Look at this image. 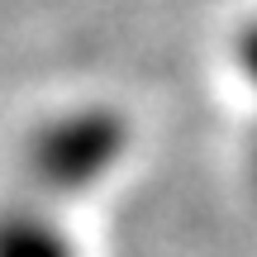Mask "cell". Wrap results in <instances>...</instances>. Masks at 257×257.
I'll use <instances>...</instances> for the list:
<instances>
[{
    "label": "cell",
    "instance_id": "cell-1",
    "mask_svg": "<svg viewBox=\"0 0 257 257\" xmlns=\"http://www.w3.org/2000/svg\"><path fill=\"white\" fill-rule=\"evenodd\" d=\"M128 157V119L110 105H76L53 110L24 134L19 148V181L24 195L62 210L76 195H91L110 181Z\"/></svg>",
    "mask_w": 257,
    "mask_h": 257
},
{
    "label": "cell",
    "instance_id": "cell-2",
    "mask_svg": "<svg viewBox=\"0 0 257 257\" xmlns=\"http://www.w3.org/2000/svg\"><path fill=\"white\" fill-rule=\"evenodd\" d=\"M0 257H81V248L62 224V210L19 191L0 200Z\"/></svg>",
    "mask_w": 257,
    "mask_h": 257
},
{
    "label": "cell",
    "instance_id": "cell-4",
    "mask_svg": "<svg viewBox=\"0 0 257 257\" xmlns=\"http://www.w3.org/2000/svg\"><path fill=\"white\" fill-rule=\"evenodd\" d=\"M252 181H257V138H252Z\"/></svg>",
    "mask_w": 257,
    "mask_h": 257
},
{
    "label": "cell",
    "instance_id": "cell-3",
    "mask_svg": "<svg viewBox=\"0 0 257 257\" xmlns=\"http://www.w3.org/2000/svg\"><path fill=\"white\" fill-rule=\"evenodd\" d=\"M229 57H233V72H238V81L257 95V15H248L238 29H233V38H229Z\"/></svg>",
    "mask_w": 257,
    "mask_h": 257
}]
</instances>
